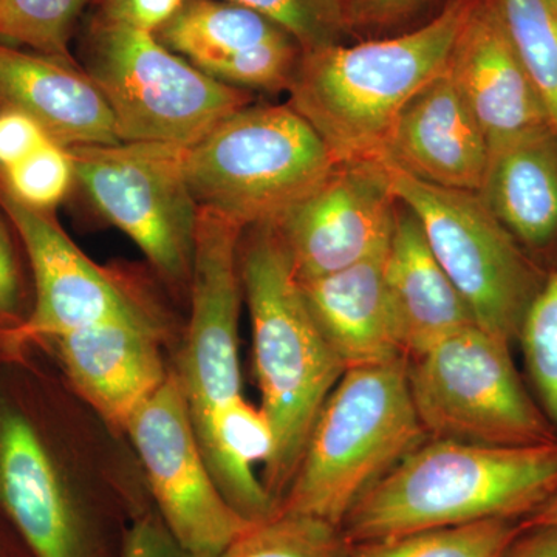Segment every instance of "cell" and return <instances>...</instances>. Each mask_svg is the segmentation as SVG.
Instances as JSON below:
<instances>
[{"instance_id": "cell-1", "label": "cell", "mask_w": 557, "mask_h": 557, "mask_svg": "<svg viewBox=\"0 0 557 557\" xmlns=\"http://www.w3.org/2000/svg\"><path fill=\"white\" fill-rule=\"evenodd\" d=\"M557 493V442L487 446L432 438L406 454L344 520L350 544L490 519L523 520Z\"/></svg>"}, {"instance_id": "cell-2", "label": "cell", "mask_w": 557, "mask_h": 557, "mask_svg": "<svg viewBox=\"0 0 557 557\" xmlns=\"http://www.w3.org/2000/svg\"><path fill=\"white\" fill-rule=\"evenodd\" d=\"M475 0H450L438 16L395 38L302 51L292 106L339 163L381 159L399 113L448 70Z\"/></svg>"}, {"instance_id": "cell-3", "label": "cell", "mask_w": 557, "mask_h": 557, "mask_svg": "<svg viewBox=\"0 0 557 557\" xmlns=\"http://www.w3.org/2000/svg\"><path fill=\"white\" fill-rule=\"evenodd\" d=\"M251 230L239 252L240 277L251 317L260 409L276 437V454L262 483L278 507L314 421L346 368L311 317L273 228Z\"/></svg>"}, {"instance_id": "cell-4", "label": "cell", "mask_w": 557, "mask_h": 557, "mask_svg": "<svg viewBox=\"0 0 557 557\" xmlns=\"http://www.w3.org/2000/svg\"><path fill=\"white\" fill-rule=\"evenodd\" d=\"M408 359L348 369L314 421L277 511L343 527L359 498L426 438Z\"/></svg>"}, {"instance_id": "cell-5", "label": "cell", "mask_w": 557, "mask_h": 557, "mask_svg": "<svg viewBox=\"0 0 557 557\" xmlns=\"http://www.w3.org/2000/svg\"><path fill=\"white\" fill-rule=\"evenodd\" d=\"M339 161L292 106H245L185 149L197 208L239 228L273 225Z\"/></svg>"}, {"instance_id": "cell-6", "label": "cell", "mask_w": 557, "mask_h": 557, "mask_svg": "<svg viewBox=\"0 0 557 557\" xmlns=\"http://www.w3.org/2000/svg\"><path fill=\"white\" fill-rule=\"evenodd\" d=\"M410 395L432 438L487 446L557 442L511 357V344L478 324L450 333L408 359Z\"/></svg>"}, {"instance_id": "cell-7", "label": "cell", "mask_w": 557, "mask_h": 557, "mask_svg": "<svg viewBox=\"0 0 557 557\" xmlns=\"http://www.w3.org/2000/svg\"><path fill=\"white\" fill-rule=\"evenodd\" d=\"M90 78L104 95L121 143L189 148L249 104L247 91L212 78L156 33L102 17Z\"/></svg>"}, {"instance_id": "cell-8", "label": "cell", "mask_w": 557, "mask_h": 557, "mask_svg": "<svg viewBox=\"0 0 557 557\" xmlns=\"http://www.w3.org/2000/svg\"><path fill=\"white\" fill-rule=\"evenodd\" d=\"M387 166L395 197L420 220L429 247L479 327L511 346L518 343L548 271L520 247L478 193L437 188Z\"/></svg>"}, {"instance_id": "cell-9", "label": "cell", "mask_w": 557, "mask_h": 557, "mask_svg": "<svg viewBox=\"0 0 557 557\" xmlns=\"http://www.w3.org/2000/svg\"><path fill=\"white\" fill-rule=\"evenodd\" d=\"M75 180L112 225L129 236L161 276L189 282L197 208L180 146L159 143L67 148Z\"/></svg>"}, {"instance_id": "cell-10", "label": "cell", "mask_w": 557, "mask_h": 557, "mask_svg": "<svg viewBox=\"0 0 557 557\" xmlns=\"http://www.w3.org/2000/svg\"><path fill=\"white\" fill-rule=\"evenodd\" d=\"M145 468L157 515L190 557H215L247 530L201 456L177 373L132 416L126 431Z\"/></svg>"}, {"instance_id": "cell-11", "label": "cell", "mask_w": 557, "mask_h": 557, "mask_svg": "<svg viewBox=\"0 0 557 557\" xmlns=\"http://www.w3.org/2000/svg\"><path fill=\"white\" fill-rule=\"evenodd\" d=\"M242 228L207 209L197 212L190 269V317L177 376L194 432L242 397L239 314Z\"/></svg>"}, {"instance_id": "cell-12", "label": "cell", "mask_w": 557, "mask_h": 557, "mask_svg": "<svg viewBox=\"0 0 557 557\" xmlns=\"http://www.w3.org/2000/svg\"><path fill=\"white\" fill-rule=\"evenodd\" d=\"M397 209L383 160L344 161L270 226L293 274L310 281L355 265L387 245Z\"/></svg>"}, {"instance_id": "cell-13", "label": "cell", "mask_w": 557, "mask_h": 557, "mask_svg": "<svg viewBox=\"0 0 557 557\" xmlns=\"http://www.w3.org/2000/svg\"><path fill=\"white\" fill-rule=\"evenodd\" d=\"M0 208L20 234L35 276L32 313L0 330L9 354L46 343L89 325L141 313L143 307L109 271L91 262L70 239L51 211L27 207L0 183Z\"/></svg>"}, {"instance_id": "cell-14", "label": "cell", "mask_w": 557, "mask_h": 557, "mask_svg": "<svg viewBox=\"0 0 557 557\" xmlns=\"http://www.w3.org/2000/svg\"><path fill=\"white\" fill-rule=\"evenodd\" d=\"M0 508L33 557H120L27 417L0 405Z\"/></svg>"}, {"instance_id": "cell-15", "label": "cell", "mask_w": 557, "mask_h": 557, "mask_svg": "<svg viewBox=\"0 0 557 557\" xmlns=\"http://www.w3.org/2000/svg\"><path fill=\"white\" fill-rule=\"evenodd\" d=\"M81 397L110 426L126 431L132 416L164 383L159 329L146 311L109 319L50 341Z\"/></svg>"}, {"instance_id": "cell-16", "label": "cell", "mask_w": 557, "mask_h": 557, "mask_svg": "<svg viewBox=\"0 0 557 557\" xmlns=\"http://www.w3.org/2000/svg\"><path fill=\"white\" fill-rule=\"evenodd\" d=\"M448 72L490 150L552 126L493 0H475L450 54Z\"/></svg>"}, {"instance_id": "cell-17", "label": "cell", "mask_w": 557, "mask_h": 557, "mask_svg": "<svg viewBox=\"0 0 557 557\" xmlns=\"http://www.w3.org/2000/svg\"><path fill=\"white\" fill-rule=\"evenodd\" d=\"M381 160L437 188H482L490 146L448 70L399 113Z\"/></svg>"}, {"instance_id": "cell-18", "label": "cell", "mask_w": 557, "mask_h": 557, "mask_svg": "<svg viewBox=\"0 0 557 557\" xmlns=\"http://www.w3.org/2000/svg\"><path fill=\"white\" fill-rule=\"evenodd\" d=\"M0 109L27 113L64 148L121 143L112 110L89 73L3 42Z\"/></svg>"}, {"instance_id": "cell-19", "label": "cell", "mask_w": 557, "mask_h": 557, "mask_svg": "<svg viewBox=\"0 0 557 557\" xmlns=\"http://www.w3.org/2000/svg\"><path fill=\"white\" fill-rule=\"evenodd\" d=\"M387 245L347 269L298 281L311 317L346 370L408 359L384 282Z\"/></svg>"}, {"instance_id": "cell-20", "label": "cell", "mask_w": 557, "mask_h": 557, "mask_svg": "<svg viewBox=\"0 0 557 557\" xmlns=\"http://www.w3.org/2000/svg\"><path fill=\"white\" fill-rule=\"evenodd\" d=\"M384 282L408 359L450 333L478 324L429 247L420 220L399 201L384 260Z\"/></svg>"}, {"instance_id": "cell-21", "label": "cell", "mask_w": 557, "mask_h": 557, "mask_svg": "<svg viewBox=\"0 0 557 557\" xmlns=\"http://www.w3.org/2000/svg\"><path fill=\"white\" fill-rule=\"evenodd\" d=\"M480 199L539 263L557 252V134L527 132L490 150ZM541 265V263H539Z\"/></svg>"}, {"instance_id": "cell-22", "label": "cell", "mask_w": 557, "mask_h": 557, "mask_svg": "<svg viewBox=\"0 0 557 557\" xmlns=\"http://www.w3.org/2000/svg\"><path fill=\"white\" fill-rule=\"evenodd\" d=\"M156 35L163 46L208 75L226 58L288 33L228 0H186Z\"/></svg>"}, {"instance_id": "cell-23", "label": "cell", "mask_w": 557, "mask_h": 557, "mask_svg": "<svg viewBox=\"0 0 557 557\" xmlns=\"http://www.w3.org/2000/svg\"><path fill=\"white\" fill-rule=\"evenodd\" d=\"M520 531V520H480L350 544V552L351 557H500Z\"/></svg>"}, {"instance_id": "cell-24", "label": "cell", "mask_w": 557, "mask_h": 557, "mask_svg": "<svg viewBox=\"0 0 557 557\" xmlns=\"http://www.w3.org/2000/svg\"><path fill=\"white\" fill-rule=\"evenodd\" d=\"M557 134V0H493Z\"/></svg>"}, {"instance_id": "cell-25", "label": "cell", "mask_w": 557, "mask_h": 557, "mask_svg": "<svg viewBox=\"0 0 557 557\" xmlns=\"http://www.w3.org/2000/svg\"><path fill=\"white\" fill-rule=\"evenodd\" d=\"M343 530L310 516L276 511L249 523L215 557H351Z\"/></svg>"}, {"instance_id": "cell-26", "label": "cell", "mask_w": 557, "mask_h": 557, "mask_svg": "<svg viewBox=\"0 0 557 557\" xmlns=\"http://www.w3.org/2000/svg\"><path fill=\"white\" fill-rule=\"evenodd\" d=\"M89 0H0V42L73 64L69 51L73 22Z\"/></svg>"}, {"instance_id": "cell-27", "label": "cell", "mask_w": 557, "mask_h": 557, "mask_svg": "<svg viewBox=\"0 0 557 557\" xmlns=\"http://www.w3.org/2000/svg\"><path fill=\"white\" fill-rule=\"evenodd\" d=\"M518 343L539 406L557 432V269L531 304Z\"/></svg>"}, {"instance_id": "cell-28", "label": "cell", "mask_w": 557, "mask_h": 557, "mask_svg": "<svg viewBox=\"0 0 557 557\" xmlns=\"http://www.w3.org/2000/svg\"><path fill=\"white\" fill-rule=\"evenodd\" d=\"M262 14L288 33L302 51L336 46L350 27L344 0H228Z\"/></svg>"}, {"instance_id": "cell-29", "label": "cell", "mask_w": 557, "mask_h": 557, "mask_svg": "<svg viewBox=\"0 0 557 557\" xmlns=\"http://www.w3.org/2000/svg\"><path fill=\"white\" fill-rule=\"evenodd\" d=\"M73 182L69 149L53 139L0 174V183L13 199L39 211H51L64 200Z\"/></svg>"}, {"instance_id": "cell-30", "label": "cell", "mask_w": 557, "mask_h": 557, "mask_svg": "<svg viewBox=\"0 0 557 557\" xmlns=\"http://www.w3.org/2000/svg\"><path fill=\"white\" fill-rule=\"evenodd\" d=\"M300 57L299 44L285 35L226 58L208 75L242 90H288Z\"/></svg>"}, {"instance_id": "cell-31", "label": "cell", "mask_w": 557, "mask_h": 557, "mask_svg": "<svg viewBox=\"0 0 557 557\" xmlns=\"http://www.w3.org/2000/svg\"><path fill=\"white\" fill-rule=\"evenodd\" d=\"M50 141L46 131L27 113L0 109V174L27 159Z\"/></svg>"}, {"instance_id": "cell-32", "label": "cell", "mask_w": 557, "mask_h": 557, "mask_svg": "<svg viewBox=\"0 0 557 557\" xmlns=\"http://www.w3.org/2000/svg\"><path fill=\"white\" fill-rule=\"evenodd\" d=\"M120 557H190L185 552L159 515L152 511L138 512L127 527L121 545Z\"/></svg>"}, {"instance_id": "cell-33", "label": "cell", "mask_w": 557, "mask_h": 557, "mask_svg": "<svg viewBox=\"0 0 557 557\" xmlns=\"http://www.w3.org/2000/svg\"><path fill=\"white\" fill-rule=\"evenodd\" d=\"M186 0H104V20L157 33Z\"/></svg>"}, {"instance_id": "cell-34", "label": "cell", "mask_w": 557, "mask_h": 557, "mask_svg": "<svg viewBox=\"0 0 557 557\" xmlns=\"http://www.w3.org/2000/svg\"><path fill=\"white\" fill-rule=\"evenodd\" d=\"M22 319L16 256L5 225L0 222V330L14 327Z\"/></svg>"}, {"instance_id": "cell-35", "label": "cell", "mask_w": 557, "mask_h": 557, "mask_svg": "<svg viewBox=\"0 0 557 557\" xmlns=\"http://www.w3.org/2000/svg\"><path fill=\"white\" fill-rule=\"evenodd\" d=\"M428 0H350L348 24L361 27H388L412 16Z\"/></svg>"}, {"instance_id": "cell-36", "label": "cell", "mask_w": 557, "mask_h": 557, "mask_svg": "<svg viewBox=\"0 0 557 557\" xmlns=\"http://www.w3.org/2000/svg\"><path fill=\"white\" fill-rule=\"evenodd\" d=\"M500 557H557V527L522 528Z\"/></svg>"}, {"instance_id": "cell-37", "label": "cell", "mask_w": 557, "mask_h": 557, "mask_svg": "<svg viewBox=\"0 0 557 557\" xmlns=\"http://www.w3.org/2000/svg\"><path fill=\"white\" fill-rule=\"evenodd\" d=\"M520 527H557V493L549 497L545 504H542L536 511L520 520Z\"/></svg>"}]
</instances>
